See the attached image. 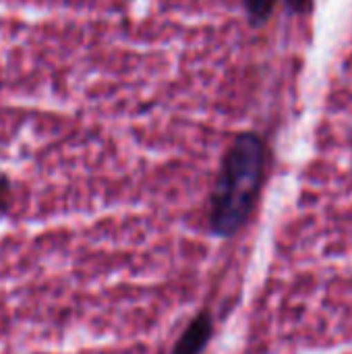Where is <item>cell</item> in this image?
I'll use <instances>...</instances> for the list:
<instances>
[{"label": "cell", "mask_w": 352, "mask_h": 354, "mask_svg": "<svg viewBox=\"0 0 352 354\" xmlns=\"http://www.w3.org/2000/svg\"><path fill=\"white\" fill-rule=\"evenodd\" d=\"M210 338H212V317L203 311L183 332V336L172 348V354H201L205 351Z\"/></svg>", "instance_id": "2"}, {"label": "cell", "mask_w": 352, "mask_h": 354, "mask_svg": "<svg viewBox=\"0 0 352 354\" xmlns=\"http://www.w3.org/2000/svg\"><path fill=\"white\" fill-rule=\"evenodd\" d=\"M278 0H245V8H247V17L253 25H263L272 12H274V6H276Z\"/></svg>", "instance_id": "3"}, {"label": "cell", "mask_w": 352, "mask_h": 354, "mask_svg": "<svg viewBox=\"0 0 352 354\" xmlns=\"http://www.w3.org/2000/svg\"><path fill=\"white\" fill-rule=\"evenodd\" d=\"M286 4L290 6V10L305 15V12H309V10H311V4H313V0H286Z\"/></svg>", "instance_id": "5"}, {"label": "cell", "mask_w": 352, "mask_h": 354, "mask_svg": "<svg viewBox=\"0 0 352 354\" xmlns=\"http://www.w3.org/2000/svg\"><path fill=\"white\" fill-rule=\"evenodd\" d=\"M10 205H12V187H10L8 176L0 174V220L6 218V214L10 212Z\"/></svg>", "instance_id": "4"}, {"label": "cell", "mask_w": 352, "mask_h": 354, "mask_svg": "<svg viewBox=\"0 0 352 354\" xmlns=\"http://www.w3.org/2000/svg\"><path fill=\"white\" fill-rule=\"evenodd\" d=\"M268 164V145L261 135L245 131L228 147L210 201V228L214 234L234 236L251 218Z\"/></svg>", "instance_id": "1"}]
</instances>
